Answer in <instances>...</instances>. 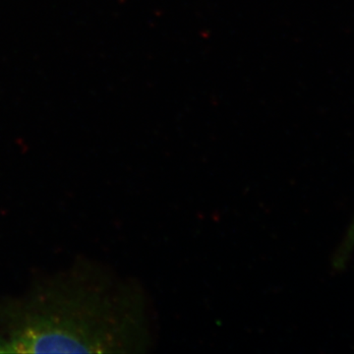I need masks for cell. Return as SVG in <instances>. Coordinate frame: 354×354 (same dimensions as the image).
<instances>
[{
  "label": "cell",
  "mask_w": 354,
  "mask_h": 354,
  "mask_svg": "<svg viewBox=\"0 0 354 354\" xmlns=\"http://www.w3.org/2000/svg\"><path fill=\"white\" fill-rule=\"evenodd\" d=\"M127 292L101 265L78 257L0 297L9 353H113L129 342Z\"/></svg>",
  "instance_id": "1"
}]
</instances>
